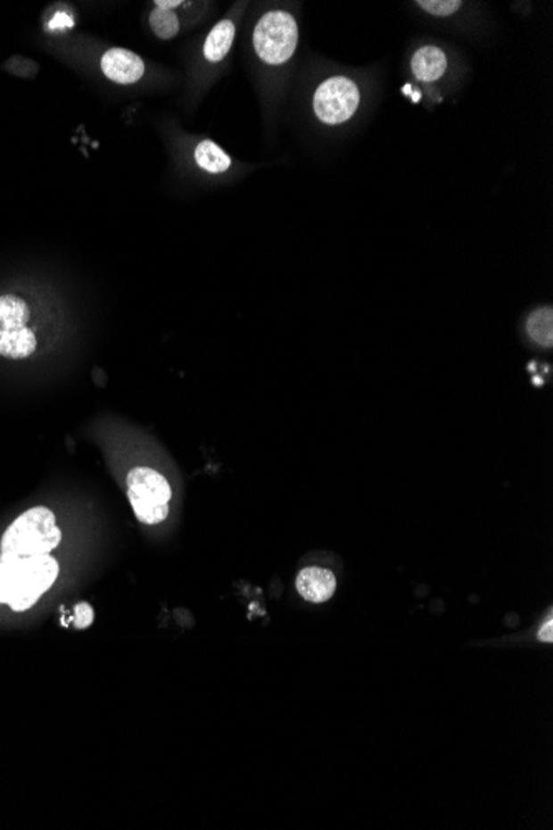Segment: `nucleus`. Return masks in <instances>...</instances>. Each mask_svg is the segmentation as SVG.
<instances>
[{"instance_id": "obj_1", "label": "nucleus", "mask_w": 553, "mask_h": 830, "mask_svg": "<svg viewBox=\"0 0 553 830\" xmlns=\"http://www.w3.org/2000/svg\"><path fill=\"white\" fill-rule=\"evenodd\" d=\"M4 555L5 559L0 565V603L9 605L13 611L29 610L55 584L60 565L50 553L25 559Z\"/></svg>"}, {"instance_id": "obj_2", "label": "nucleus", "mask_w": 553, "mask_h": 830, "mask_svg": "<svg viewBox=\"0 0 553 830\" xmlns=\"http://www.w3.org/2000/svg\"><path fill=\"white\" fill-rule=\"evenodd\" d=\"M62 543L55 514L48 508L29 509L12 522L0 541V552L17 559L48 555Z\"/></svg>"}, {"instance_id": "obj_3", "label": "nucleus", "mask_w": 553, "mask_h": 830, "mask_svg": "<svg viewBox=\"0 0 553 830\" xmlns=\"http://www.w3.org/2000/svg\"><path fill=\"white\" fill-rule=\"evenodd\" d=\"M128 499L135 516L143 524H160L169 514L173 497L168 479L151 468H135L128 473Z\"/></svg>"}, {"instance_id": "obj_4", "label": "nucleus", "mask_w": 553, "mask_h": 830, "mask_svg": "<svg viewBox=\"0 0 553 830\" xmlns=\"http://www.w3.org/2000/svg\"><path fill=\"white\" fill-rule=\"evenodd\" d=\"M254 48L257 57L267 65L278 67L293 57L299 46V25L287 11H268L254 29Z\"/></svg>"}, {"instance_id": "obj_5", "label": "nucleus", "mask_w": 553, "mask_h": 830, "mask_svg": "<svg viewBox=\"0 0 553 830\" xmlns=\"http://www.w3.org/2000/svg\"><path fill=\"white\" fill-rule=\"evenodd\" d=\"M361 95L357 83L343 75H334L317 87L313 95V113L325 125L336 127L355 116Z\"/></svg>"}, {"instance_id": "obj_6", "label": "nucleus", "mask_w": 553, "mask_h": 830, "mask_svg": "<svg viewBox=\"0 0 553 830\" xmlns=\"http://www.w3.org/2000/svg\"><path fill=\"white\" fill-rule=\"evenodd\" d=\"M102 71L108 80L131 85L144 75V62L125 48H110L102 57Z\"/></svg>"}, {"instance_id": "obj_7", "label": "nucleus", "mask_w": 553, "mask_h": 830, "mask_svg": "<svg viewBox=\"0 0 553 830\" xmlns=\"http://www.w3.org/2000/svg\"><path fill=\"white\" fill-rule=\"evenodd\" d=\"M295 587L307 602L323 603L332 599L336 588V578L334 572L322 567H307L300 570Z\"/></svg>"}, {"instance_id": "obj_8", "label": "nucleus", "mask_w": 553, "mask_h": 830, "mask_svg": "<svg viewBox=\"0 0 553 830\" xmlns=\"http://www.w3.org/2000/svg\"><path fill=\"white\" fill-rule=\"evenodd\" d=\"M448 70V55L436 46H419L411 58V71L416 80L433 83L444 77Z\"/></svg>"}, {"instance_id": "obj_9", "label": "nucleus", "mask_w": 553, "mask_h": 830, "mask_svg": "<svg viewBox=\"0 0 553 830\" xmlns=\"http://www.w3.org/2000/svg\"><path fill=\"white\" fill-rule=\"evenodd\" d=\"M37 348V336L29 327L0 328V355L22 360L30 357Z\"/></svg>"}, {"instance_id": "obj_10", "label": "nucleus", "mask_w": 553, "mask_h": 830, "mask_svg": "<svg viewBox=\"0 0 553 830\" xmlns=\"http://www.w3.org/2000/svg\"><path fill=\"white\" fill-rule=\"evenodd\" d=\"M235 38V25L229 19H224L212 27L202 46L204 57L208 62H220L231 52Z\"/></svg>"}, {"instance_id": "obj_11", "label": "nucleus", "mask_w": 553, "mask_h": 830, "mask_svg": "<svg viewBox=\"0 0 553 830\" xmlns=\"http://www.w3.org/2000/svg\"><path fill=\"white\" fill-rule=\"evenodd\" d=\"M194 160L206 173L222 174L231 168V156L210 139H202L197 145Z\"/></svg>"}, {"instance_id": "obj_12", "label": "nucleus", "mask_w": 553, "mask_h": 830, "mask_svg": "<svg viewBox=\"0 0 553 830\" xmlns=\"http://www.w3.org/2000/svg\"><path fill=\"white\" fill-rule=\"evenodd\" d=\"M30 311L22 299L15 295L0 297V328H21L27 327Z\"/></svg>"}, {"instance_id": "obj_13", "label": "nucleus", "mask_w": 553, "mask_h": 830, "mask_svg": "<svg viewBox=\"0 0 553 830\" xmlns=\"http://www.w3.org/2000/svg\"><path fill=\"white\" fill-rule=\"evenodd\" d=\"M527 332L532 340L545 348L553 345V311L552 309H541L533 311L527 322Z\"/></svg>"}, {"instance_id": "obj_14", "label": "nucleus", "mask_w": 553, "mask_h": 830, "mask_svg": "<svg viewBox=\"0 0 553 830\" xmlns=\"http://www.w3.org/2000/svg\"><path fill=\"white\" fill-rule=\"evenodd\" d=\"M150 25L154 35L161 40H171L179 32V19L168 9L154 7L150 13Z\"/></svg>"}, {"instance_id": "obj_15", "label": "nucleus", "mask_w": 553, "mask_h": 830, "mask_svg": "<svg viewBox=\"0 0 553 830\" xmlns=\"http://www.w3.org/2000/svg\"><path fill=\"white\" fill-rule=\"evenodd\" d=\"M419 9L434 15V17H450L462 7L461 0H419L416 2Z\"/></svg>"}, {"instance_id": "obj_16", "label": "nucleus", "mask_w": 553, "mask_h": 830, "mask_svg": "<svg viewBox=\"0 0 553 830\" xmlns=\"http://www.w3.org/2000/svg\"><path fill=\"white\" fill-rule=\"evenodd\" d=\"M73 625L78 628V630H85L92 625L93 620H95V611H93L92 605L87 603V602H80L75 605L73 609Z\"/></svg>"}, {"instance_id": "obj_17", "label": "nucleus", "mask_w": 553, "mask_h": 830, "mask_svg": "<svg viewBox=\"0 0 553 830\" xmlns=\"http://www.w3.org/2000/svg\"><path fill=\"white\" fill-rule=\"evenodd\" d=\"M71 25H73V21L70 19L69 15L63 13V12H58V13H55V17L48 23V30H65V29H69Z\"/></svg>"}, {"instance_id": "obj_18", "label": "nucleus", "mask_w": 553, "mask_h": 830, "mask_svg": "<svg viewBox=\"0 0 553 830\" xmlns=\"http://www.w3.org/2000/svg\"><path fill=\"white\" fill-rule=\"evenodd\" d=\"M539 640H541V642H545V643H552V640H553L552 615L549 617V620H547V623H545L542 628H541V632H539Z\"/></svg>"}, {"instance_id": "obj_19", "label": "nucleus", "mask_w": 553, "mask_h": 830, "mask_svg": "<svg viewBox=\"0 0 553 830\" xmlns=\"http://www.w3.org/2000/svg\"><path fill=\"white\" fill-rule=\"evenodd\" d=\"M154 5H156V7H160V9L174 11L177 5H183V2H181V0H156V2H154Z\"/></svg>"}, {"instance_id": "obj_20", "label": "nucleus", "mask_w": 553, "mask_h": 830, "mask_svg": "<svg viewBox=\"0 0 553 830\" xmlns=\"http://www.w3.org/2000/svg\"><path fill=\"white\" fill-rule=\"evenodd\" d=\"M4 559H5V555H4V553L0 552V565H2V562H4Z\"/></svg>"}]
</instances>
